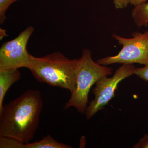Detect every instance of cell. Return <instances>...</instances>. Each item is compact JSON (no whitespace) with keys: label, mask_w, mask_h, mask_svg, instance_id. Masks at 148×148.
Returning a JSON list of instances; mask_svg holds the SVG:
<instances>
[{"label":"cell","mask_w":148,"mask_h":148,"mask_svg":"<svg viewBox=\"0 0 148 148\" xmlns=\"http://www.w3.org/2000/svg\"><path fill=\"white\" fill-rule=\"evenodd\" d=\"M43 103L40 91L27 90L3 107L0 112V135L27 144L34 138Z\"/></svg>","instance_id":"6da1fadb"},{"label":"cell","mask_w":148,"mask_h":148,"mask_svg":"<svg viewBox=\"0 0 148 148\" xmlns=\"http://www.w3.org/2000/svg\"><path fill=\"white\" fill-rule=\"evenodd\" d=\"M77 62L78 59H69L60 52L41 57L31 55L27 69L39 82L72 92L76 81Z\"/></svg>","instance_id":"7a4b0ae2"},{"label":"cell","mask_w":148,"mask_h":148,"mask_svg":"<svg viewBox=\"0 0 148 148\" xmlns=\"http://www.w3.org/2000/svg\"><path fill=\"white\" fill-rule=\"evenodd\" d=\"M112 73V68L95 62L90 51L84 49L81 57L78 59L75 88L71 92V98L64 109L73 107L80 113H85L90 88L98 80L103 77L110 75Z\"/></svg>","instance_id":"3957f363"},{"label":"cell","mask_w":148,"mask_h":148,"mask_svg":"<svg viewBox=\"0 0 148 148\" xmlns=\"http://www.w3.org/2000/svg\"><path fill=\"white\" fill-rule=\"evenodd\" d=\"M112 36L122 48L116 55L99 59L98 64L105 66L115 64H148V29L143 33H134L131 38L115 34Z\"/></svg>","instance_id":"277c9868"},{"label":"cell","mask_w":148,"mask_h":148,"mask_svg":"<svg viewBox=\"0 0 148 148\" xmlns=\"http://www.w3.org/2000/svg\"><path fill=\"white\" fill-rule=\"evenodd\" d=\"M135 69L133 64H122L112 77H103L95 83L96 86L92 90L95 98L90 102L86 111V119H90L97 112L104 109L114 96L119 84L123 80L134 75Z\"/></svg>","instance_id":"5b68a950"},{"label":"cell","mask_w":148,"mask_h":148,"mask_svg":"<svg viewBox=\"0 0 148 148\" xmlns=\"http://www.w3.org/2000/svg\"><path fill=\"white\" fill-rule=\"evenodd\" d=\"M34 30L33 27H27L14 39L3 44L0 49V69L28 68L31 54L27 45Z\"/></svg>","instance_id":"8992f818"},{"label":"cell","mask_w":148,"mask_h":148,"mask_svg":"<svg viewBox=\"0 0 148 148\" xmlns=\"http://www.w3.org/2000/svg\"><path fill=\"white\" fill-rule=\"evenodd\" d=\"M21 77L18 69H0V112L2 110L3 102L8 90Z\"/></svg>","instance_id":"52a82bcc"},{"label":"cell","mask_w":148,"mask_h":148,"mask_svg":"<svg viewBox=\"0 0 148 148\" xmlns=\"http://www.w3.org/2000/svg\"><path fill=\"white\" fill-rule=\"evenodd\" d=\"M132 19L139 28L148 25V2L134 7L131 12Z\"/></svg>","instance_id":"ba28073f"},{"label":"cell","mask_w":148,"mask_h":148,"mask_svg":"<svg viewBox=\"0 0 148 148\" xmlns=\"http://www.w3.org/2000/svg\"><path fill=\"white\" fill-rule=\"evenodd\" d=\"M71 146L59 143L50 135H48L42 140L24 145V148H71Z\"/></svg>","instance_id":"9c48e42d"},{"label":"cell","mask_w":148,"mask_h":148,"mask_svg":"<svg viewBox=\"0 0 148 148\" xmlns=\"http://www.w3.org/2000/svg\"><path fill=\"white\" fill-rule=\"evenodd\" d=\"M25 144L14 138L0 135L1 148H24Z\"/></svg>","instance_id":"30bf717a"},{"label":"cell","mask_w":148,"mask_h":148,"mask_svg":"<svg viewBox=\"0 0 148 148\" xmlns=\"http://www.w3.org/2000/svg\"><path fill=\"white\" fill-rule=\"evenodd\" d=\"M19 0H0V23L3 24L6 18V12L10 6L16 1Z\"/></svg>","instance_id":"8fae6325"},{"label":"cell","mask_w":148,"mask_h":148,"mask_svg":"<svg viewBox=\"0 0 148 148\" xmlns=\"http://www.w3.org/2000/svg\"><path fill=\"white\" fill-rule=\"evenodd\" d=\"M135 75L146 81H148V64L141 68H135Z\"/></svg>","instance_id":"7c38bea8"},{"label":"cell","mask_w":148,"mask_h":148,"mask_svg":"<svg viewBox=\"0 0 148 148\" xmlns=\"http://www.w3.org/2000/svg\"><path fill=\"white\" fill-rule=\"evenodd\" d=\"M130 0H113L115 8L117 9H123L130 4Z\"/></svg>","instance_id":"4fadbf2b"},{"label":"cell","mask_w":148,"mask_h":148,"mask_svg":"<svg viewBox=\"0 0 148 148\" xmlns=\"http://www.w3.org/2000/svg\"><path fill=\"white\" fill-rule=\"evenodd\" d=\"M134 148H148V135L145 134L139 142L133 146Z\"/></svg>","instance_id":"5bb4252c"},{"label":"cell","mask_w":148,"mask_h":148,"mask_svg":"<svg viewBox=\"0 0 148 148\" xmlns=\"http://www.w3.org/2000/svg\"><path fill=\"white\" fill-rule=\"evenodd\" d=\"M147 1V0H130V4L135 7L146 3Z\"/></svg>","instance_id":"9a60e30c"},{"label":"cell","mask_w":148,"mask_h":148,"mask_svg":"<svg viewBox=\"0 0 148 148\" xmlns=\"http://www.w3.org/2000/svg\"></svg>","instance_id":"2e32d148"}]
</instances>
